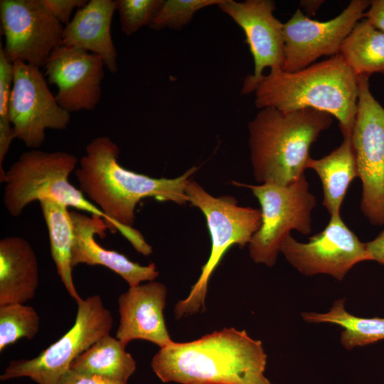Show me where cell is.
<instances>
[{"label": "cell", "mask_w": 384, "mask_h": 384, "mask_svg": "<svg viewBox=\"0 0 384 384\" xmlns=\"http://www.w3.org/2000/svg\"><path fill=\"white\" fill-rule=\"evenodd\" d=\"M119 154L118 146L110 138L97 137L86 146L75 175L79 188L111 220L116 231L138 252L149 255L152 247L132 227L137 205L149 197L186 203V186L198 168L175 178H156L126 169L118 161Z\"/></svg>", "instance_id": "cell-1"}, {"label": "cell", "mask_w": 384, "mask_h": 384, "mask_svg": "<svg viewBox=\"0 0 384 384\" xmlns=\"http://www.w3.org/2000/svg\"><path fill=\"white\" fill-rule=\"evenodd\" d=\"M267 359L261 341L230 327L189 342L173 341L154 356L151 366L163 383L274 384L265 374Z\"/></svg>", "instance_id": "cell-2"}, {"label": "cell", "mask_w": 384, "mask_h": 384, "mask_svg": "<svg viewBox=\"0 0 384 384\" xmlns=\"http://www.w3.org/2000/svg\"><path fill=\"white\" fill-rule=\"evenodd\" d=\"M255 106L281 111L314 109L336 117L351 136L358 108V77L339 53L296 72L270 69L255 90Z\"/></svg>", "instance_id": "cell-3"}, {"label": "cell", "mask_w": 384, "mask_h": 384, "mask_svg": "<svg viewBox=\"0 0 384 384\" xmlns=\"http://www.w3.org/2000/svg\"><path fill=\"white\" fill-rule=\"evenodd\" d=\"M333 117L306 108L260 110L248 124L253 174L258 183L287 185L304 174L309 148L330 127Z\"/></svg>", "instance_id": "cell-4"}, {"label": "cell", "mask_w": 384, "mask_h": 384, "mask_svg": "<svg viewBox=\"0 0 384 384\" xmlns=\"http://www.w3.org/2000/svg\"><path fill=\"white\" fill-rule=\"evenodd\" d=\"M78 158L61 151L32 149L23 152L5 173L4 206L13 217L21 215L33 201L50 199L66 207L90 213L105 220L116 232L111 220L81 191L69 182Z\"/></svg>", "instance_id": "cell-5"}, {"label": "cell", "mask_w": 384, "mask_h": 384, "mask_svg": "<svg viewBox=\"0 0 384 384\" xmlns=\"http://www.w3.org/2000/svg\"><path fill=\"white\" fill-rule=\"evenodd\" d=\"M186 194L188 202L198 208L206 217L211 250L189 294L176 304V319L205 311L208 282L223 256L233 245L242 247L248 244L262 223L260 209L240 206L232 196H213L191 179L187 182Z\"/></svg>", "instance_id": "cell-6"}, {"label": "cell", "mask_w": 384, "mask_h": 384, "mask_svg": "<svg viewBox=\"0 0 384 384\" xmlns=\"http://www.w3.org/2000/svg\"><path fill=\"white\" fill-rule=\"evenodd\" d=\"M233 183L250 188L261 206L262 223L248 243L250 256L255 263L273 267L292 230L304 235L311 232V211L316 201L306 176L304 174L287 185Z\"/></svg>", "instance_id": "cell-7"}, {"label": "cell", "mask_w": 384, "mask_h": 384, "mask_svg": "<svg viewBox=\"0 0 384 384\" xmlns=\"http://www.w3.org/2000/svg\"><path fill=\"white\" fill-rule=\"evenodd\" d=\"M76 303L73 326L36 357L11 361L1 375V380L28 377L38 384H58L79 355L110 334L113 318L99 295L80 299Z\"/></svg>", "instance_id": "cell-8"}, {"label": "cell", "mask_w": 384, "mask_h": 384, "mask_svg": "<svg viewBox=\"0 0 384 384\" xmlns=\"http://www.w3.org/2000/svg\"><path fill=\"white\" fill-rule=\"evenodd\" d=\"M357 77L358 108L351 138L362 182L361 210L373 225H384V107L371 93L369 78Z\"/></svg>", "instance_id": "cell-9"}, {"label": "cell", "mask_w": 384, "mask_h": 384, "mask_svg": "<svg viewBox=\"0 0 384 384\" xmlns=\"http://www.w3.org/2000/svg\"><path fill=\"white\" fill-rule=\"evenodd\" d=\"M9 117L16 138L33 149L43 144L46 129H65L70 120V113L58 104L40 68L20 60L14 62Z\"/></svg>", "instance_id": "cell-10"}, {"label": "cell", "mask_w": 384, "mask_h": 384, "mask_svg": "<svg viewBox=\"0 0 384 384\" xmlns=\"http://www.w3.org/2000/svg\"><path fill=\"white\" fill-rule=\"evenodd\" d=\"M287 261L301 274H328L341 281L356 264L373 261L366 242L345 224L341 215L330 216L325 228L300 242L289 234L281 247Z\"/></svg>", "instance_id": "cell-11"}, {"label": "cell", "mask_w": 384, "mask_h": 384, "mask_svg": "<svg viewBox=\"0 0 384 384\" xmlns=\"http://www.w3.org/2000/svg\"><path fill=\"white\" fill-rule=\"evenodd\" d=\"M0 18L4 53L38 68L61 44L64 26L42 0H1Z\"/></svg>", "instance_id": "cell-12"}, {"label": "cell", "mask_w": 384, "mask_h": 384, "mask_svg": "<svg viewBox=\"0 0 384 384\" xmlns=\"http://www.w3.org/2000/svg\"><path fill=\"white\" fill-rule=\"evenodd\" d=\"M370 2L353 0L338 16L327 21L311 19L297 9L284 23V61L282 70L296 72L323 55L338 54L345 38L363 18Z\"/></svg>", "instance_id": "cell-13"}, {"label": "cell", "mask_w": 384, "mask_h": 384, "mask_svg": "<svg viewBox=\"0 0 384 384\" xmlns=\"http://www.w3.org/2000/svg\"><path fill=\"white\" fill-rule=\"evenodd\" d=\"M218 8L243 31L254 60V73L243 82L241 93L255 92L266 68H281L284 61L283 26L274 16L272 0H222Z\"/></svg>", "instance_id": "cell-14"}, {"label": "cell", "mask_w": 384, "mask_h": 384, "mask_svg": "<svg viewBox=\"0 0 384 384\" xmlns=\"http://www.w3.org/2000/svg\"><path fill=\"white\" fill-rule=\"evenodd\" d=\"M105 66L98 55L60 45L44 68L48 82L57 87V102L70 113L95 109L102 96Z\"/></svg>", "instance_id": "cell-15"}, {"label": "cell", "mask_w": 384, "mask_h": 384, "mask_svg": "<svg viewBox=\"0 0 384 384\" xmlns=\"http://www.w3.org/2000/svg\"><path fill=\"white\" fill-rule=\"evenodd\" d=\"M167 289L158 282L130 287L118 298L119 324L115 337L124 345L142 339L163 348L171 340L166 326L164 310Z\"/></svg>", "instance_id": "cell-16"}, {"label": "cell", "mask_w": 384, "mask_h": 384, "mask_svg": "<svg viewBox=\"0 0 384 384\" xmlns=\"http://www.w3.org/2000/svg\"><path fill=\"white\" fill-rule=\"evenodd\" d=\"M70 216L74 229L73 267L79 264L106 267L121 276L130 287L138 286L142 282L154 281L159 276L154 262L141 265L123 254L102 247L96 241L95 235L104 238L109 228L104 219L75 210L70 211Z\"/></svg>", "instance_id": "cell-17"}, {"label": "cell", "mask_w": 384, "mask_h": 384, "mask_svg": "<svg viewBox=\"0 0 384 384\" xmlns=\"http://www.w3.org/2000/svg\"><path fill=\"white\" fill-rule=\"evenodd\" d=\"M116 0H91L64 26L61 46L100 55L108 70L117 72V53L111 35Z\"/></svg>", "instance_id": "cell-18"}, {"label": "cell", "mask_w": 384, "mask_h": 384, "mask_svg": "<svg viewBox=\"0 0 384 384\" xmlns=\"http://www.w3.org/2000/svg\"><path fill=\"white\" fill-rule=\"evenodd\" d=\"M39 283L36 255L18 236L0 240V306L24 304L33 299Z\"/></svg>", "instance_id": "cell-19"}, {"label": "cell", "mask_w": 384, "mask_h": 384, "mask_svg": "<svg viewBox=\"0 0 384 384\" xmlns=\"http://www.w3.org/2000/svg\"><path fill=\"white\" fill-rule=\"evenodd\" d=\"M306 169L316 171L323 192L322 204L330 216L341 215V206L351 183L358 177L351 136L330 154L314 159L309 158Z\"/></svg>", "instance_id": "cell-20"}, {"label": "cell", "mask_w": 384, "mask_h": 384, "mask_svg": "<svg viewBox=\"0 0 384 384\" xmlns=\"http://www.w3.org/2000/svg\"><path fill=\"white\" fill-rule=\"evenodd\" d=\"M125 348L116 337L107 334L79 355L70 369L114 382L127 383L136 370L137 364Z\"/></svg>", "instance_id": "cell-21"}, {"label": "cell", "mask_w": 384, "mask_h": 384, "mask_svg": "<svg viewBox=\"0 0 384 384\" xmlns=\"http://www.w3.org/2000/svg\"><path fill=\"white\" fill-rule=\"evenodd\" d=\"M48 229L51 257L57 272L70 296L75 301L82 299L73 279L72 249L74 229L68 208L52 200L39 201Z\"/></svg>", "instance_id": "cell-22"}, {"label": "cell", "mask_w": 384, "mask_h": 384, "mask_svg": "<svg viewBox=\"0 0 384 384\" xmlns=\"http://www.w3.org/2000/svg\"><path fill=\"white\" fill-rule=\"evenodd\" d=\"M301 316L308 323L341 326L340 342L347 350L384 340V318L356 316L345 309L344 298L334 301L326 312L304 311Z\"/></svg>", "instance_id": "cell-23"}, {"label": "cell", "mask_w": 384, "mask_h": 384, "mask_svg": "<svg viewBox=\"0 0 384 384\" xmlns=\"http://www.w3.org/2000/svg\"><path fill=\"white\" fill-rule=\"evenodd\" d=\"M338 53L357 76L384 74V32L362 18L345 38Z\"/></svg>", "instance_id": "cell-24"}, {"label": "cell", "mask_w": 384, "mask_h": 384, "mask_svg": "<svg viewBox=\"0 0 384 384\" xmlns=\"http://www.w3.org/2000/svg\"><path fill=\"white\" fill-rule=\"evenodd\" d=\"M39 328L40 317L32 306L20 303L0 306V351L20 338L33 339Z\"/></svg>", "instance_id": "cell-25"}, {"label": "cell", "mask_w": 384, "mask_h": 384, "mask_svg": "<svg viewBox=\"0 0 384 384\" xmlns=\"http://www.w3.org/2000/svg\"><path fill=\"white\" fill-rule=\"evenodd\" d=\"M222 0H164L151 28L160 31L165 28L180 30L187 25L194 14L203 8L218 5Z\"/></svg>", "instance_id": "cell-26"}, {"label": "cell", "mask_w": 384, "mask_h": 384, "mask_svg": "<svg viewBox=\"0 0 384 384\" xmlns=\"http://www.w3.org/2000/svg\"><path fill=\"white\" fill-rule=\"evenodd\" d=\"M164 0H116L122 31L131 36L152 23Z\"/></svg>", "instance_id": "cell-27"}, {"label": "cell", "mask_w": 384, "mask_h": 384, "mask_svg": "<svg viewBox=\"0 0 384 384\" xmlns=\"http://www.w3.org/2000/svg\"><path fill=\"white\" fill-rule=\"evenodd\" d=\"M14 81V62L0 48V117H9V102Z\"/></svg>", "instance_id": "cell-28"}, {"label": "cell", "mask_w": 384, "mask_h": 384, "mask_svg": "<svg viewBox=\"0 0 384 384\" xmlns=\"http://www.w3.org/2000/svg\"><path fill=\"white\" fill-rule=\"evenodd\" d=\"M45 6L63 25L70 21L73 11L85 6L87 0H42Z\"/></svg>", "instance_id": "cell-29"}, {"label": "cell", "mask_w": 384, "mask_h": 384, "mask_svg": "<svg viewBox=\"0 0 384 384\" xmlns=\"http://www.w3.org/2000/svg\"><path fill=\"white\" fill-rule=\"evenodd\" d=\"M58 384H127L112 381L99 376L80 373L69 369L59 380Z\"/></svg>", "instance_id": "cell-30"}, {"label": "cell", "mask_w": 384, "mask_h": 384, "mask_svg": "<svg viewBox=\"0 0 384 384\" xmlns=\"http://www.w3.org/2000/svg\"><path fill=\"white\" fill-rule=\"evenodd\" d=\"M363 18L367 19L377 29L384 32V0L370 1Z\"/></svg>", "instance_id": "cell-31"}, {"label": "cell", "mask_w": 384, "mask_h": 384, "mask_svg": "<svg viewBox=\"0 0 384 384\" xmlns=\"http://www.w3.org/2000/svg\"><path fill=\"white\" fill-rule=\"evenodd\" d=\"M366 246L373 261L384 265V230L373 240L366 242Z\"/></svg>", "instance_id": "cell-32"}, {"label": "cell", "mask_w": 384, "mask_h": 384, "mask_svg": "<svg viewBox=\"0 0 384 384\" xmlns=\"http://www.w3.org/2000/svg\"><path fill=\"white\" fill-rule=\"evenodd\" d=\"M324 1H302L300 2V4L306 9L308 13L312 15H315L320 5Z\"/></svg>", "instance_id": "cell-33"}]
</instances>
